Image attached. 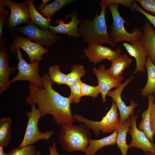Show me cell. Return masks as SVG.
<instances>
[{
	"label": "cell",
	"mask_w": 155,
	"mask_h": 155,
	"mask_svg": "<svg viewBox=\"0 0 155 155\" xmlns=\"http://www.w3.org/2000/svg\"><path fill=\"white\" fill-rule=\"evenodd\" d=\"M41 78L43 87L29 83L30 93L26 98V103L30 106L37 104L41 118L51 115L58 126L63 123L73 124L75 120L71 111L69 97L62 96L54 89L52 86L54 84L49 74H44Z\"/></svg>",
	"instance_id": "obj_1"
},
{
	"label": "cell",
	"mask_w": 155,
	"mask_h": 155,
	"mask_svg": "<svg viewBox=\"0 0 155 155\" xmlns=\"http://www.w3.org/2000/svg\"><path fill=\"white\" fill-rule=\"evenodd\" d=\"M100 5L101 9L100 14L97 12L92 20H83L78 26L79 32L84 43H105L114 47L115 44L110 37L106 23V10L108 4L103 0L100 1Z\"/></svg>",
	"instance_id": "obj_2"
},
{
	"label": "cell",
	"mask_w": 155,
	"mask_h": 155,
	"mask_svg": "<svg viewBox=\"0 0 155 155\" xmlns=\"http://www.w3.org/2000/svg\"><path fill=\"white\" fill-rule=\"evenodd\" d=\"M59 126L58 140L62 149L68 153L79 151L85 154L91 137L88 126L84 123L78 126L63 123Z\"/></svg>",
	"instance_id": "obj_3"
},
{
	"label": "cell",
	"mask_w": 155,
	"mask_h": 155,
	"mask_svg": "<svg viewBox=\"0 0 155 155\" xmlns=\"http://www.w3.org/2000/svg\"><path fill=\"white\" fill-rule=\"evenodd\" d=\"M119 5L110 4L107 5L113 19V22L110 26L111 31L110 37L115 44L122 41H127L132 44L140 40L142 31L137 28H133L131 33L126 30L124 26L125 20L121 16L118 11Z\"/></svg>",
	"instance_id": "obj_4"
},
{
	"label": "cell",
	"mask_w": 155,
	"mask_h": 155,
	"mask_svg": "<svg viewBox=\"0 0 155 155\" xmlns=\"http://www.w3.org/2000/svg\"><path fill=\"white\" fill-rule=\"evenodd\" d=\"M73 115L75 120L86 124L96 136L99 135L100 131L103 133H112L117 130L120 124L118 108L113 101L110 109L100 121H92L79 114Z\"/></svg>",
	"instance_id": "obj_5"
},
{
	"label": "cell",
	"mask_w": 155,
	"mask_h": 155,
	"mask_svg": "<svg viewBox=\"0 0 155 155\" xmlns=\"http://www.w3.org/2000/svg\"><path fill=\"white\" fill-rule=\"evenodd\" d=\"M35 105V104L31 105V111L25 113L28 118V123L23 139L18 148L33 145L41 140H48L54 134L52 130L44 132L39 131L38 124L39 120L41 118V114Z\"/></svg>",
	"instance_id": "obj_6"
},
{
	"label": "cell",
	"mask_w": 155,
	"mask_h": 155,
	"mask_svg": "<svg viewBox=\"0 0 155 155\" xmlns=\"http://www.w3.org/2000/svg\"><path fill=\"white\" fill-rule=\"evenodd\" d=\"M17 58L19 60L17 67V75L10 81V84L19 81H28L39 86L43 87L41 77L39 74V61L28 63L23 58L19 48L16 49Z\"/></svg>",
	"instance_id": "obj_7"
},
{
	"label": "cell",
	"mask_w": 155,
	"mask_h": 155,
	"mask_svg": "<svg viewBox=\"0 0 155 155\" xmlns=\"http://www.w3.org/2000/svg\"><path fill=\"white\" fill-rule=\"evenodd\" d=\"M13 38L8 47L10 51L15 53L17 48H21L27 54L30 63L35 60L40 61L42 56L49 52L48 49L44 47L39 43L33 42L28 38L14 34Z\"/></svg>",
	"instance_id": "obj_8"
},
{
	"label": "cell",
	"mask_w": 155,
	"mask_h": 155,
	"mask_svg": "<svg viewBox=\"0 0 155 155\" xmlns=\"http://www.w3.org/2000/svg\"><path fill=\"white\" fill-rule=\"evenodd\" d=\"M18 31L26 36L31 40L44 46L46 48L49 47L63 37L54 34L49 30L38 28L31 20L28 24L20 27Z\"/></svg>",
	"instance_id": "obj_9"
},
{
	"label": "cell",
	"mask_w": 155,
	"mask_h": 155,
	"mask_svg": "<svg viewBox=\"0 0 155 155\" xmlns=\"http://www.w3.org/2000/svg\"><path fill=\"white\" fill-rule=\"evenodd\" d=\"M0 3L7 6L10 10L8 24L10 28L13 29L19 24H27L29 22L30 19L26 1L19 3L11 0H0Z\"/></svg>",
	"instance_id": "obj_10"
},
{
	"label": "cell",
	"mask_w": 155,
	"mask_h": 155,
	"mask_svg": "<svg viewBox=\"0 0 155 155\" xmlns=\"http://www.w3.org/2000/svg\"><path fill=\"white\" fill-rule=\"evenodd\" d=\"M133 78V76H131L115 89L109 91L107 94V95L112 98L119 110L120 124H123L129 117L133 115L135 108L137 106V102L131 100L130 104L127 106L122 100L121 96L123 90Z\"/></svg>",
	"instance_id": "obj_11"
},
{
	"label": "cell",
	"mask_w": 155,
	"mask_h": 155,
	"mask_svg": "<svg viewBox=\"0 0 155 155\" xmlns=\"http://www.w3.org/2000/svg\"><path fill=\"white\" fill-rule=\"evenodd\" d=\"M122 50L121 47L114 50L102 44H88L84 52L89 61L96 64L105 59L112 61L121 55Z\"/></svg>",
	"instance_id": "obj_12"
},
{
	"label": "cell",
	"mask_w": 155,
	"mask_h": 155,
	"mask_svg": "<svg viewBox=\"0 0 155 155\" xmlns=\"http://www.w3.org/2000/svg\"><path fill=\"white\" fill-rule=\"evenodd\" d=\"M71 18V20L68 23H65L64 20L61 19L57 20L55 23L58 25L54 26L50 25L49 29L54 34H66L69 37L80 38L81 35L78 31V26L82 21L78 18V14L75 10H72L64 17L65 19Z\"/></svg>",
	"instance_id": "obj_13"
},
{
	"label": "cell",
	"mask_w": 155,
	"mask_h": 155,
	"mask_svg": "<svg viewBox=\"0 0 155 155\" xmlns=\"http://www.w3.org/2000/svg\"><path fill=\"white\" fill-rule=\"evenodd\" d=\"M138 115L131 116V129L129 133L131 135V142L129 148H139L146 153L148 152L155 155V144L151 142L144 132L137 128L136 120Z\"/></svg>",
	"instance_id": "obj_14"
},
{
	"label": "cell",
	"mask_w": 155,
	"mask_h": 155,
	"mask_svg": "<svg viewBox=\"0 0 155 155\" xmlns=\"http://www.w3.org/2000/svg\"><path fill=\"white\" fill-rule=\"evenodd\" d=\"M93 71L97 78L98 85L102 97V101L105 103L107 93L113 88H117L121 84L124 77L122 75L115 79L108 73L104 64L100 65L98 69L93 68Z\"/></svg>",
	"instance_id": "obj_15"
},
{
	"label": "cell",
	"mask_w": 155,
	"mask_h": 155,
	"mask_svg": "<svg viewBox=\"0 0 155 155\" xmlns=\"http://www.w3.org/2000/svg\"><path fill=\"white\" fill-rule=\"evenodd\" d=\"M123 45L129 55L135 59L136 66L134 74L138 72H144L145 63L148 54L140 40L131 44L124 42Z\"/></svg>",
	"instance_id": "obj_16"
},
{
	"label": "cell",
	"mask_w": 155,
	"mask_h": 155,
	"mask_svg": "<svg viewBox=\"0 0 155 155\" xmlns=\"http://www.w3.org/2000/svg\"><path fill=\"white\" fill-rule=\"evenodd\" d=\"M9 58L6 50L4 47L0 49V94L7 90L10 84L9 77L14 73L16 67L9 66Z\"/></svg>",
	"instance_id": "obj_17"
},
{
	"label": "cell",
	"mask_w": 155,
	"mask_h": 155,
	"mask_svg": "<svg viewBox=\"0 0 155 155\" xmlns=\"http://www.w3.org/2000/svg\"><path fill=\"white\" fill-rule=\"evenodd\" d=\"M140 39L147 51L150 59L155 65V30L149 22L145 23Z\"/></svg>",
	"instance_id": "obj_18"
},
{
	"label": "cell",
	"mask_w": 155,
	"mask_h": 155,
	"mask_svg": "<svg viewBox=\"0 0 155 155\" xmlns=\"http://www.w3.org/2000/svg\"><path fill=\"white\" fill-rule=\"evenodd\" d=\"M117 134V130L109 135L98 140L90 139L85 154L86 155H95L97 152L105 146L114 145L116 143Z\"/></svg>",
	"instance_id": "obj_19"
},
{
	"label": "cell",
	"mask_w": 155,
	"mask_h": 155,
	"mask_svg": "<svg viewBox=\"0 0 155 155\" xmlns=\"http://www.w3.org/2000/svg\"><path fill=\"white\" fill-rule=\"evenodd\" d=\"M111 65L107 69L109 74L113 78H119L123 71L132 62V60L125 54L120 56L111 61Z\"/></svg>",
	"instance_id": "obj_20"
},
{
	"label": "cell",
	"mask_w": 155,
	"mask_h": 155,
	"mask_svg": "<svg viewBox=\"0 0 155 155\" xmlns=\"http://www.w3.org/2000/svg\"><path fill=\"white\" fill-rule=\"evenodd\" d=\"M147 97L148 100V108L142 113V119L139 125V129L144 132L151 142H153L154 135L151 129L150 121L152 107L154 103V98L152 94L148 95Z\"/></svg>",
	"instance_id": "obj_21"
},
{
	"label": "cell",
	"mask_w": 155,
	"mask_h": 155,
	"mask_svg": "<svg viewBox=\"0 0 155 155\" xmlns=\"http://www.w3.org/2000/svg\"><path fill=\"white\" fill-rule=\"evenodd\" d=\"M131 125V116L123 124H120L117 130V136L116 143L121 152L122 155H127L129 145L126 141L127 135L130 130Z\"/></svg>",
	"instance_id": "obj_22"
},
{
	"label": "cell",
	"mask_w": 155,
	"mask_h": 155,
	"mask_svg": "<svg viewBox=\"0 0 155 155\" xmlns=\"http://www.w3.org/2000/svg\"><path fill=\"white\" fill-rule=\"evenodd\" d=\"M145 67L147 73V80L140 93L144 97L155 93V65L152 62L149 56L147 57Z\"/></svg>",
	"instance_id": "obj_23"
},
{
	"label": "cell",
	"mask_w": 155,
	"mask_h": 155,
	"mask_svg": "<svg viewBox=\"0 0 155 155\" xmlns=\"http://www.w3.org/2000/svg\"><path fill=\"white\" fill-rule=\"evenodd\" d=\"M26 1L30 20L41 29L49 30V26L52 22L51 19L44 17L38 11L35 7L34 0H27Z\"/></svg>",
	"instance_id": "obj_24"
},
{
	"label": "cell",
	"mask_w": 155,
	"mask_h": 155,
	"mask_svg": "<svg viewBox=\"0 0 155 155\" xmlns=\"http://www.w3.org/2000/svg\"><path fill=\"white\" fill-rule=\"evenodd\" d=\"M11 119L5 117L0 119V146H8L11 139Z\"/></svg>",
	"instance_id": "obj_25"
},
{
	"label": "cell",
	"mask_w": 155,
	"mask_h": 155,
	"mask_svg": "<svg viewBox=\"0 0 155 155\" xmlns=\"http://www.w3.org/2000/svg\"><path fill=\"white\" fill-rule=\"evenodd\" d=\"M75 1L74 0H55L46 4L44 9L39 13L43 16L51 19L57 11Z\"/></svg>",
	"instance_id": "obj_26"
},
{
	"label": "cell",
	"mask_w": 155,
	"mask_h": 155,
	"mask_svg": "<svg viewBox=\"0 0 155 155\" xmlns=\"http://www.w3.org/2000/svg\"><path fill=\"white\" fill-rule=\"evenodd\" d=\"M71 71L66 74L67 85L69 86L81 80V78L84 76L86 71L83 66L75 65L71 68Z\"/></svg>",
	"instance_id": "obj_27"
},
{
	"label": "cell",
	"mask_w": 155,
	"mask_h": 155,
	"mask_svg": "<svg viewBox=\"0 0 155 155\" xmlns=\"http://www.w3.org/2000/svg\"><path fill=\"white\" fill-rule=\"evenodd\" d=\"M51 80L57 84L67 85L66 74L60 70V66L57 65L51 66L48 68Z\"/></svg>",
	"instance_id": "obj_28"
},
{
	"label": "cell",
	"mask_w": 155,
	"mask_h": 155,
	"mask_svg": "<svg viewBox=\"0 0 155 155\" xmlns=\"http://www.w3.org/2000/svg\"><path fill=\"white\" fill-rule=\"evenodd\" d=\"M81 80L69 86L71 93L68 97L71 104L78 103L81 101L83 96L81 86Z\"/></svg>",
	"instance_id": "obj_29"
},
{
	"label": "cell",
	"mask_w": 155,
	"mask_h": 155,
	"mask_svg": "<svg viewBox=\"0 0 155 155\" xmlns=\"http://www.w3.org/2000/svg\"><path fill=\"white\" fill-rule=\"evenodd\" d=\"M81 86L83 96H89L94 98L97 97L100 93V90L98 85L92 86L81 81Z\"/></svg>",
	"instance_id": "obj_30"
},
{
	"label": "cell",
	"mask_w": 155,
	"mask_h": 155,
	"mask_svg": "<svg viewBox=\"0 0 155 155\" xmlns=\"http://www.w3.org/2000/svg\"><path fill=\"white\" fill-rule=\"evenodd\" d=\"M35 149V146L33 145L20 148H15L9 152V155H37Z\"/></svg>",
	"instance_id": "obj_31"
},
{
	"label": "cell",
	"mask_w": 155,
	"mask_h": 155,
	"mask_svg": "<svg viewBox=\"0 0 155 155\" xmlns=\"http://www.w3.org/2000/svg\"><path fill=\"white\" fill-rule=\"evenodd\" d=\"M5 5L0 3V41L2 43V36L6 23L8 12L5 9Z\"/></svg>",
	"instance_id": "obj_32"
},
{
	"label": "cell",
	"mask_w": 155,
	"mask_h": 155,
	"mask_svg": "<svg viewBox=\"0 0 155 155\" xmlns=\"http://www.w3.org/2000/svg\"><path fill=\"white\" fill-rule=\"evenodd\" d=\"M131 9L132 10H135L143 14L148 19L150 23L153 26L155 30V16L152 15L147 13L135 1H133L131 5Z\"/></svg>",
	"instance_id": "obj_33"
},
{
	"label": "cell",
	"mask_w": 155,
	"mask_h": 155,
	"mask_svg": "<svg viewBox=\"0 0 155 155\" xmlns=\"http://www.w3.org/2000/svg\"><path fill=\"white\" fill-rule=\"evenodd\" d=\"M145 11L150 12L155 16V0H137Z\"/></svg>",
	"instance_id": "obj_34"
},
{
	"label": "cell",
	"mask_w": 155,
	"mask_h": 155,
	"mask_svg": "<svg viewBox=\"0 0 155 155\" xmlns=\"http://www.w3.org/2000/svg\"><path fill=\"white\" fill-rule=\"evenodd\" d=\"M108 5L117 4L121 5L127 8H130L133 1L132 0H104Z\"/></svg>",
	"instance_id": "obj_35"
},
{
	"label": "cell",
	"mask_w": 155,
	"mask_h": 155,
	"mask_svg": "<svg viewBox=\"0 0 155 155\" xmlns=\"http://www.w3.org/2000/svg\"><path fill=\"white\" fill-rule=\"evenodd\" d=\"M154 96V99L152 107L150 125L151 129L154 135H155V96Z\"/></svg>",
	"instance_id": "obj_36"
},
{
	"label": "cell",
	"mask_w": 155,
	"mask_h": 155,
	"mask_svg": "<svg viewBox=\"0 0 155 155\" xmlns=\"http://www.w3.org/2000/svg\"><path fill=\"white\" fill-rule=\"evenodd\" d=\"M50 151L49 155H59L56 146V144L55 142L53 143V145L49 148ZM37 155H41L40 152L37 151Z\"/></svg>",
	"instance_id": "obj_37"
},
{
	"label": "cell",
	"mask_w": 155,
	"mask_h": 155,
	"mask_svg": "<svg viewBox=\"0 0 155 155\" xmlns=\"http://www.w3.org/2000/svg\"><path fill=\"white\" fill-rule=\"evenodd\" d=\"M42 2L40 3L38 6L36 8L37 10L39 12H40L44 9L46 5V3L49 1H51V0H42Z\"/></svg>",
	"instance_id": "obj_38"
},
{
	"label": "cell",
	"mask_w": 155,
	"mask_h": 155,
	"mask_svg": "<svg viewBox=\"0 0 155 155\" xmlns=\"http://www.w3.org/2000/svg\"><path fill=\"white\" fill-rule=\"evenodd\" d=\"M3 148V147L0 146V155H9V153H5L4 152Z\"/></svg>",
	"instance_id": "obj_39"
},
{
	"label": "cell",
	"mask_w": 155,
	"mask_h": 155,
	"mask_svg": "<svg viewBox=\"0 0 155 155\" xmlns=\"http://www.w3.org/2000/svg\"><path fill=\"white\" fill-rule=\"evenodd\" d=\"M146 155H155L149 152L146 153Z\"/></svg>",
	"instance_id": "obj_40"
},
{
	"label": "cell",
	"mask_w": 155,
	"mask_h": 155,
	"mask_svg": "<svg viewBox=\"0 0 155 155\" xmlns=\"http://www.w3.org/2000/svg\"><path fill=\"white\" fill-rule=\"evenodd\" d=\"M154 94V96H155V93Z\"/></svg>",
	"instance_id": "obj_41"
}]
</instances>
